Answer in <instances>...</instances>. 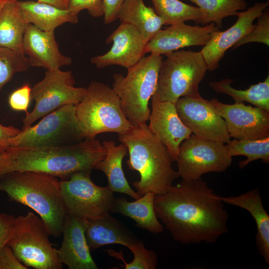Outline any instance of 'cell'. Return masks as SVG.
I'll return each mask as SVG.
<instances>
[{"instance_id": "obj_35", "label": "cell", "mask_w": 269, "mask_h": 269, "mask_svg": "<svg viewBox=\"0 0 269 269\" xmlns=\"http://www.w3.org/2000/svg\"><path fill=\"white\" fill-rule=\"evenodd\" d=\"M67 9L76 15L84 9L95 18L104 14L103 0H69Z\"/></svg>"}, {"instance_id": "obj_1", "label": "cell", "mask_w": 269, "mask_h": 269, "mask_svg": "<svg viewBox=\"0 0 269 269\" xmlns=\"http://www.w3.org/2000/svg\"><path fill=\"white\" fill-rule=\"evenodd\" d=\"M156 216L182 244L214 243L228 232L221 197L202 178L171 185L154 198Z\"/></svg>"}, {"instance_id": "obj_33", "label": "cell", "mask_w": 269, "mask_h": 269, "mask_svg": "<svg viewBox=\"0 0 269 269\" xmlns=\"http://www.w3.org/2000/svg\"><path fill=\"white\" fill-rule=\"evenodd\" d=\"M129 249L134 255V260L129 263L125 262L122 252L118 253L111 249L107 252L110 256L122 260L125 264L123 267L126 269H156L157 255L153 251L146 249L141 241L139 240Z\"/></svg>"}, {"instance_id": "obj_32", "label": "cell", "mask_w": 269, "mask_h": 269, "mask_svg": "<svg viewBox=\"0 0 269 269\" xmlns=\"http://www.w3.org/2000/svg\"><path fill=\"white\" fill-rule=\"evenodd\" d=\"M30 66L28 58L10 49L0 47V90L13 75Z\"/></svg>"}, {"instance_id": "obj_23", "label": "cell", "mask_w": 269, "mask_h": 269, "mask_svg": "<svg viewBox=\"0 0 269 269\" xmlns=\"http://www.w3.org/2000/svg\"><path fill=\"white\" fill-rule=\"evenodd\" d=\"M106 149L105 157L99 161L94 169L101 171L107 177L108 187L113 192L127 194L136 200L141 197L130 186L123 169V160L128 154L126 145L121 143L116 145L113 140L104 141Z\"/></svg>"}, {"instance_id": "obj_27", "label": "cell", "mask_w": 269, "mask_h": 269, "mask_svg": "<svg viewBox=\"0 0 269 269\" xmlns=\"http://www.w3.org/2000/svg\"><path fill=\"white\" fill-rule=\"evenodd\" d=\"M118 18L136 27L147 43L164 25L154 9L147 6L143 0H125L120 8Z\"/></svg>"}, {"instance_id": "obj_13", "label": "cell", "mask_w": 269, "mask_h": 269, "mask_svg": "<svg viewBox=\"0 0 269 269\" xmlns=\"http://www.w3.org/2000/svg\"><path fill=\"white\" fill-rule=\"evenodd\" d=\"M183 124L195 135L225 143L231 137L224 120L208 100L200 93L179 98L174 104Z\"/></svg>"}, {"instance_id": "obj_4", "label": "cell", "mask_w": 269, "mask_h": 269, "mask_svg": "<svg viewBox=\"0 0 269 269\" xmlns=\"http://www.w3.org/2000/svg\"><path fill=\"white\" fill-rule=\"evenodd\" d=\"M0 191L11 201L35 211L50 236L57 238L62 235L67 213L57 177L35 171L12 172L0 177Z\"/></svg>"}, {"instance_id": "obj_34", "label": "cell", "mask_w": 269, "mask_h": 269, "mask_svg": "<svg viewBox=\"0 0 269 269\" xmlns=\"http://www.w3.org/2000/svg\"><path fill=\"white\" fill-rule=\"evenodd\" d=\"M257 23L250 32L233 46L237 48L250 42L262 43L269 45V10L267 7L257 18Z\"/></svg>"}, {"instance_id": "obj_9", "label": "cell", "mask_w": 269, "mask_h": 269, "mask_svg": "<svg viewBox=\"0 0 269 269\" xmlns=\"http://www.w3.org/2000/svg\"><path fill=\"white\" fill-rule=\"evenodd\" d=\"M86 138L76 113V105L62 106L37 124L20 130L9 140V147L55 146L79 142Z\"/></svg>"}, {"instance_id": "obj_6", "label": "cell", "mask_w": 269, "mask_h": 269, "mask_svg": "<svg viewBox=\"0 0 269 269\" xmlns=\"http://www.w3.org/2000/svg\"><path fill=\"white\" fill-rule=\"evenodd\" d=\"M76 113L86 138H96L107 132L123 134L133 127L113 88L96 81H92L86 88L84 97L76 105Z\"/></svg>"}, {"instance_id": "obj_14", "label": "cell", "mask_w": 269, "mask_h": 269, "mask_svg": "<svg viewBox=\"0 0 269 269\" xmlns=\"http://www.w3.org/2000/svg\"><path fill=\"white\" fill-rule=\"evenodd\" d=\"M210 101L224 120L231 138L255 140L269 137V112L244 103L226 104L217 98Z\"/></svg>"}, {"instance_id": "obj_3", "label": "cell", "mask_w": 269, "mask_h": 269, "mask_svg": "<svg viewBox=\"0 0 269 269\" xmlns=\"http://www.w3.org/2000/svg\"><path fill=\"white\" fill-rule=\"evenodd\" d=\"M118 139L128 148L129 168L139 174V180L133 185L140 196L148 192L163 193L179 177L172 168L174 160L146 123L133 126L125 134H118Z\"/></svg>"}, {"instance_id": "obj_19", "label": "cell", "mask_w": 269, "mask_h": 269, "mask_svg": "<svg viewBox=\"0 0 269 269\" xmlns=\"http://www.w3.org/2000/svg\"><path fill=\"white\" fill-rule=\"evenodd\" d=\"M85 219L67 213L62 230L63 241L57 249L60 262L69 269H97L85 237Z\"/></svg>"}, {"instance_id": "obj_15", "label": "cell", "mask_w": 269, "mask_h": 269, "mask_svg": "<svg viewBox=\"0 0 269 269\" xmlns=\"http://www.w3.org/2000/svg\"><path fill=\"white\" fill-rule=\"evenodd\" d=\"M106 42L113 43L111 48L104 54L91 58V63L98 68L118 65L128 69L145 54L147 43L138 29L128 23L121 22Z\"/></svg>"}, {"instance_id": "obj_29", "label": "cell", "mask_w": 269, "mask_h": 269, "mask_svg": "<svg viewBox=\"0 0 269 269\" xmlns=\"http://www.w3.org/2000/svg\"><path fill=\"white\" fill-rule=\"evenodd\" d=\"M156 14L164 24L193 20L205 24L206 16L198 7L185 3L179 0H151Z\"/></svg>"}, {"instance_id": "obj_37", "label": "cell", "mask_w": 269, "mask_h": 269, "mask_svg": "<svg viewBox=\"0 0 269 269\" xmlns=\"http://www.w3.org/2000/svg\"><path fill=\"white\" fill-rule=\"evenodd\" d=\"M15 218L12 215L0 213V251L12 237Z\"/></svg>"}, {"instance_id": "obj_5", "label": "cell", "mask_w": 269, "mask_h": 269, "mask_svg": "<svg viewBox=\"0 0 269 269\" xmlns=\"http://www.w3.org/2000/svg\"><path fill=\"white\" fill-rule=\"evenodd\" d=\"M161 55L150 53L127 69L126 76L113 75L112 88L119 97L122 111L133 126L145 124L151 111L148 103L154 94L161 61Z\"/></svg>"}, {"instance_id": "obj_39", "label": "cell", "mask_w": 269, "mask_h": 269, "mask_svg": "<svg viewBox=\"0 0 269 269\" xmlns=\"http://www.w3.org/2000/svg\"><path fill=\"white\" fill-rule=\"evenodd\" d=\"M125 0H103L104 23L108 24L118 19V13Z\"/></svg>"}, {"instance_id": "obj_42", "label": "cell", "mask_w": 269, "mask_h": 269, "mask_svg": "<svg viewBox=\"0 0 269 269\" xmlns=\"http://www.w3.org/2000/svg\"><path fill=\"white\" fill-rule=\"evenodd\" d=\"M3 1L5 0H1ZM37 1L47 3L61 9L68 8L69 0H37Z\"/></svg>"}, {"instance_id": "obj_11", "label": "cell", "mask_w": 269, "mask_h": 269, "mask_svg": "<svg viewBox=\"0 0 269 269\" xmlns=\"http://www.w3.org/2000/svg\"><path fill=\"white\" fill-rule=\"evenodd\" d=\"M91 172L79 171L59 181L62 199L67 213L84 219H93L109 213L114 199L108 186L95 184Z\"/></svg>"}, {"instance_id": "obj_22", "label": "cell", "mask_w": 269, "mask_h": 269, "mask_svg": "<svg viewBox=\"0 0 269 269\" xmlns=\"http://www.w3.org/2000/svg\"><path fill=\"white\" fill-rule=\"evenodd\" d=\"M224 203L244 209L256 221V243L259 254L269 264V216L265 209L260 191L255 188L238 196L221 197Z\"/></svg>"}, {"instance_id": "obj_43", "label": "cell", "mask_w": 269, "mask_h": 269, "mask_svg": "<svg viewBox=\"0 0 269 269\" xmlns=\"http://www.w3.org/2000/svg\"><path fill=\"white\" fill-rule=\"evenodd\" d=\"M2 2L1 0H0V10L2 6Z\"/></svg>"}, {"instance_id": "obj_7", "label": "cell", "mask_w": 269, "mask_h": 269, "mask_svg": "<svg viewBox=\"0 0 269 269\" xmlns=\"http://www.w3.org/2000/svg\"><path fill=\"white\" fill-rule=\"evenodd\" d=\"M154 94L161 101L175 104L182 97L199 93L207 65L200 51L177 50L165 55Z\"/></svg>"}, {"instance_id": "obj_2", "label": "cell", "mask_w": 269, "mask_h": 269, "mask_svg": "<svg viewBox=\"0 0 269 269\" xmlns=\"http://www.w3.org/2000/svg\"><path fill=\"white\" fill-rule=\"evenodd\" d=\"M5 151L11 160V172H39L62 179L77 171L91 172L107 153L96 138L63 146H9Z\"/></svg>"}, {"instance_id": "obj_16", "label": "cell", "mask_w": 269, "mask_h": 269, "mask_svg": "<svg viewBox=\"0 0 269 269\" xmlns=\"http://www.w3.org/2000/svg\"><path fill=\"white\" fill-rule=\"evenodd\" d=\"M269 5V1L257 2L245 11H238L236 14L238 19L234 24L225 31L219 30L212 33L210 40L200 51L208 71L219 67V62L227 50L250 32L255 26L254 21Z\"/></svg>"}, {"instance_id": "obj_38", "label": "cell", "mask_w": 269, "mask_h": 269, "mask_svg": "<svg viewBox=\"0 0 269 269\" xmlns=\"http://www.w3.org/2000/svg\"><path fill=\"white\" fill-rule=\"evenodd\" d=\"M7 245L0 251V269H27Z\"/></svg>"}, {"instance_id": "obj_26", "label": "cell", "mask_w": 269, "mask_h": 269, "mask_svg": "<svg viewBox=\"0 0 269 269\" xmlns=\"http://www.w3.org/2000/svg\"><path fill=\"white\" fill-rule=\"evenodd\" d=\"M18 3L27 22L42 31H54L64 23L78 22V15L68 9L37 1H18Z\"/></svg>"}, {"instance_id": "obj_18", "label": "cell", "mask_w": 269, "mask_h": 269, "mask_svg": "<svg viewBox=\"0 0 269 269\" xmlns=\"http://www.w3.org/2000/svg\"><path fill=\"white\" fill-rule=\"evenodd\" d=\"M219 30L214 22L203 26L184 22L173 24L161 29L147 43L145 54L165 55L186 47L204 46L210 40L212 33Z\"/></svg>"}, {"instance_id": "obj_36", "label": "cell", "mask_w": 269, "mask_h": 269, "mask_svg": "<svg viewBox=\"0 0 269 269\" xmlns=\"http://www.w3.org/2000/svg\"><path fill=\"white\" fill-rule=\"evenodd\" d=\"M31 88L25 83L13 91L9 96L8 104L10 107L16 111H23L27 113L31 99Z\"/></svg>"}, {"instance_id": "obj_12", "label": "cell", "mask_w": 269, "mask_h": 269, "mask_svg": "<svg viewBox=\"0 0 269 269\" xmlns=\"http://www.w3.org/2000/svg\"><path fill=\"white\" fill-rule=\"evenodd\" d=\"M177 172L183 180H197L209 172H223L232 162L226 145L200 137L193 134L179 147Z\"/></svg>"}, {"instance_id": "obj_21", "label": "cell", "mask_w": 269, "mask_h": 269, "mask_svg": "<svg viewBox=\"0 0 269 269\" xmlns=\"http://www.w3.org/2000/svg\"><path fill=\"white\" fill-rule=\"evenodd\" d=\"M85 237L90 251L110 244L129 248L139 240L122 223L109 213L98 218L85 219Z\"/></svg>"}, {"instance_id": "obj_30", "label": "cell", "mask_w": 269, "mask_h": 269, "mask_svg": "<svg viewBox=\"0 0 269 269\" xmlns=\"http://www.w3.org/2000/svg\"><path fill=\"white\" fill-rule=\"evenodd\" d=\"M226 146L232 157L244 155L247 157L245 160L239 162L240 168H243L258 159H261L266 164L269 163V137L255 140L234 138L231 139Z\"/></svg>"}, {"instance_id": "obj_20", "label": "cell", "mask_w": 269, "mask_h": 269, "mask_svg": "<svg viewBox=\"0 0 269 269\" xmlns=\"http://www.w3.org/2000/svg\"><path fill=\"white\" fill-rule=\"evenodd\" d=\"M23 49L33 67L54 70L72 63L71 58L60 52L54 31H42L29 23L23 36Z\"/></svg>"}, {"instance_id": "obj_31", "label": "cell", "mask_w": 269, "mask_h": 269, "mask_svg": "<svg viewBox=\"0 0 269 269\" xmlns=\"http://www.w3.org/2000/svg\"><path fill=\"white\" fill-rule=\"evenodd\" d=\"M197 5L206 16V23L214 22L219 28L226 17L236 15L240 10L246 9L245 0H189Z\"/></svg>"}, {"instance_id": "obj_28", "label": "cell", "mask_w": 269, "mask_h": 269, "mask_svg": "<svg viewBox=\"0 0 269 269\" xmlns=\"http://www.w3.org/2000/svg\"><path fill=\"white\" fill-rule=\"evenodd\" d=\"M233 82L232 79L226 78L210 82L209 86L215 92L231 97L235 103L247 102L269 112V75L264 81L253 85L246 90L234 88L231 85Z\"/></svg>"}, {"instance_id": "obj_25", "label": "cell", "mask_w": 269, "mask_h": 269, "mask_svg": "<svg viewBox=\"0 0 269 269\" xmlns=\"http://www.w3.org/2000/svg\"><path fill=\"white\" fill-rule=\"evenodd\" d=\"M29 23L17 0H5L0 10V47L24 54L23 39Z\"/></svg>"}, {"instance_id": "obj_17", "label": "cell", "mask_w": 269, "mask_h": 269, "mask_svg": "<svg viewBox=\"0 0 269 269\" xmlns=\"http://www.w3.org/2000/svg\"><path fill=\"white\" fill-rule=\"evenodd\" d=\"M151 100L148 129L176 161L181 143L190 136L192 132L181 122L174 104L161 101L154 93Z\"/></svg>"}, {"instance_id": "obj_10", "label": "cell", "mask_w": 269, "mask_h": 269, "mask_svg": "<svg viewBox=\"0 0 269 269\" xmlns=\"http://www.w3.org/2000/svg\"><path fill=\"white\" fill-rule=\"evenodd\" d=\"M75 83L71 71L47 70L43 79L31 88V99L35 100V104L33 110L23 118L22 130L62 106L77 105L84 97L86 88L75 87Z\"/></svg>"}, {"instance_id": "obj_41", "label": "cell", "mask_w": 269, "mask_h": 269, "mask_svg": "<svg viewBox=\"0 0 269 269\" xmlns=\"http://www.w3.org/2000/svg\"><path fill=\"white\" fill-rule=\"evenodd\" d=\"M11 160L9 154L5 151L0 153V177L11 173Z\"/></svg>"}, {"instance_id": "obj_8", "label": "cell", "mask_w": 269, "mask_h": 269, "mask_svg": "<svg viewBox=\"0 0 269 269\" xmlns=\"http://www.w3.org/2000/svg\"><path fill=\"white\" fill-rule=\"evenodd\" d=\"M43 220L31 212L15 217L12 237L7 243L26 267L35 269H61L57 249Z\"/></svg>"}, {"instance_id": "obj_24", "label": "cell", "mask_w": 269, "mask_h": 269, "mask_svg": "<svg viewBox=\"0 0 269 269\" xmlns=\"http://www.w3.org/2000/svg\"><path fill=\"white\" fill-rule=\"evenodd\" d=\"M155 195L148 192L134 202H129L124 197L114 198L110 212L130 217L136 226L152 233H162L164 227L158 221L154 208Z\"/></svg>"}, {"instance_id": "obj_40", "label": "cell", "mask_w": 269, "mask_h": 269, "mask_svg": "<svg viewBox=\"0 0 269 269\" xmlns=\"http://www.w3.org/2000/svg\"><path fill=\"white\" fill-rule=\"evenodd\" d=\"M20 130L12 126H5L0 124V153L5 151L9 147V140L15 136Z\"/></svg>"}]
</instances>
